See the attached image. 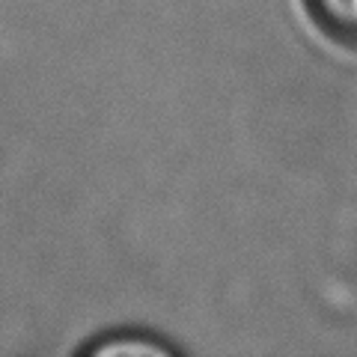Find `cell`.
Masks as SVG:
<instances>
[{"label":"cell","instance_id":"cell-2","mask_svg":"<svg viewBox=\"0 0 357 357\" xmlns=\"http://www.w3.org/2000/svg\"><path fill=\"white\" fill-rule=\"evenodd\" d=\"M86 354H96V357H128V354H137V357H173L176 349L170 342H164L152 333H134V331H122L116 337H105L98 342H89Z\"/></svg>","mask_w":357,"mask_h":357},{"label":"cell","instance_id":"cell-1","mask_svg":"<svg viewBox=\"0 0 357 357\" xmlns=\"http://www.w3.org/2000/svg\"><path fill=\"white\" fill-rule=\"evenodd\" d=\"M304 3L325 36L357 51V0H304Z\"/></svg>","mask_w":357,"mask_h":357}]
</instances>
